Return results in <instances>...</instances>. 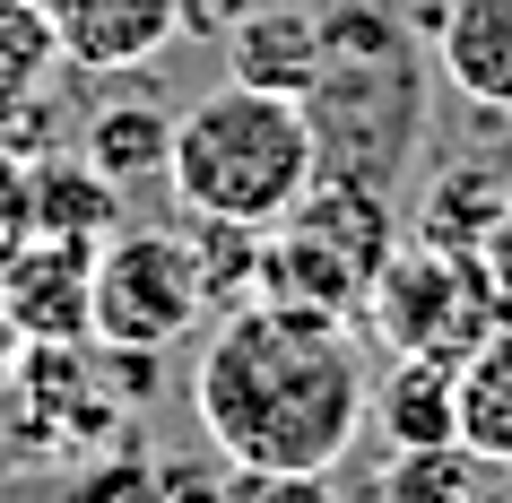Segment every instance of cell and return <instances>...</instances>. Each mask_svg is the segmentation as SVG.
I'll list each match as a JSON object with an SVG mask.
<instances>
[{
  "label": "cell",
  "instance_id": "22",
  "mask_svg": "<svg viewBox=\"0 0 512 503\" xmlns=\"http://www.w3.org/2000/svg\"><path fill=\"white\" fill-rule=\"evenodd\" d=\"M261 0H183V27H200V35H226V27H243Z\"/></svg>",
  "mask_w": 512,
  "mask_h": 503
},
{
  "label": "cell",
  "instance_id": "5",
  "mask_svg": "<svg viewBox=\"0 0 512 503\" xmlns=\"http://www.w3.org/2000/svg\"><path fill=\"white\" fill-rule=\"evenodd\" d=\"M365 321H374V339L391 356H443V365H460L504 321V304L486 287L478 252H452V243L417 235V243H391V261L374 269Z\"/></svg>",
  "mask_w": 512,
  "mask_h": 503
},
{
  "label": "cell",
  "instance_id": "20",
  "mask_svg": "<svg viewBox=\"0 0 512 503\" xmlns=\"http://www.w3.org/2000/svg\"><path fill=\"white\" fill-rule=\"evenodd\" d=\"M252 503H339V495H330V469H278L252 477Z\"/></svg>",
  "mask_w": 512,
  "mask_h": 503
},
{
  "label": "cell",
  "instance_id": "12",
  "mask_svg": "<svg viewBox=\"0 0 512 503\" xmlns=\"http://www.w3.org/2000/svg\"><path fill=\"white\" fill-rule=\"evenodd\" d=\"M79 157L96 165V174H113V183L131 191L157 174L165 183V157H174V113H165L157 87H122V96H105V105L87 113L79 131Z\"/></svg>",
  "mask_w": 512,
  "mask_h": 503
},
{
  "label": "cell",
  "instance_id": "10",
  "mask_svg": "<svg viewBox=\"0 0 512 503\" xmlns=\"http://www.w3.org/2000/svg\"><path fill=\"white\" fill-rule=\"evenodd\" d=\"M434 61L478 113H512V0H443Z\"/></svg>",
  "mask_w": 512,
  "mask_h": 503
},
{
  "label": "cell",
  "instance_id": "1",
  "mask_svg": "<svg viewBox=\"0 0 512 503\" xmlns=\"http://www.w3.org/2000/svg\"><path fill=\"white\" fill-rule=\"evenodd\" d=\"M365 391L374 373L356 356V330L330 313H296L270 295L226 304L191 365V417L209 451L243 477L278 469H339L365 434Z\"/></svg>",
  "mask_w": 512,
  "mask_h": 503
},
{
  "label": "cell",
  "instance_id": "18",
  "mask_svg": "<svg viewBox=\"0 0 512 503\" xmlns=\"http://www.w3.org/2000/svg\"><path fill=\"white\" fill-rule=\"evenodd\" d=\"M261 235H270V226H226V217H200L191 252H200L209 313H226V304H243V295L261 287Z\"/></svg>",
  "mask_w": 512,
  "mask_h": 503
},
{
  "label": "cell",
  "instance_id": "23",
  "mask_svg": "<svg viewBox=\"0 0 512 503\" xmlns=\"http://www.w3.org/2000/svg\"><path fill=\"white\" fill-rule=\"evenodd\" d=\"M18 373V330H9V313H0V382Z\"/></svg>",
  "mask_w": 512,
  "mask_h": 503
},
{
  "label": "cell",
  "instance_id": "16",
  "mask_svg": "<svg viewBox=\"0 0 512 503\" xmlns=\"http://www.w3.org/2000/svg\"><path fill=\"white\" fill-rule=\"evenodd\" d=\"M53 61H61L53 18H44L35 0H0V122H18V113L44 96Z\"/></svg>",
  "mask_w": 512,
  "mask_h": 503
},
{
  "label": "cell",
  "instance_id": "9",
  "mask_svg": "<svg viewBox=\"0 0 512 503\" xmlns=\"http://www.w3.org/2000/svg\"><path fill=\"white\" fill-rule=\"evenodd\" d=\"M330 61V35H322V9H252L243 27H226V79L243 87H270V96H313V79H322Z\"/></svg>",
  "mask_w": 512,
  "mask_h": 503
},
{
  "label": "cell",
  "instance_id": "2",
  "mask_svg": "<svg viewBox=\"0 0 512 503\" xmlns=\"http://www.w3.org/2000/svg\"><path fill=\"white\" fill-rule=\"evenodd\" d=\"M322 35H330V61L304 96L313 157L339 183L400 191V174L426 148V79H417L408 18L391 0H330Z\"/></svg>",
  "mask_w": 512,
  "mask_h": 503
},
{
  "label": "cell",
  "instance_id": "11",
  "mask_svg": "<svg viewBox=\"0 0 512 503\" xmlns=\"http://www.w3.org/2000/svg\"><path fill=\"white\" fill-rule=\"evenodd\" d=\"M365 425H382L391 451L460 443V365H443V356H391V373L365 391Z\"/></svg>",
  "mask_w": 512,
  "mask_h": 503
},
{
  "label": "cell",
  "instance_id": "4",
  "mask_svg": "<svg viewBox=\"0 0 512 503\" xmlns=\"http://www.w3.org/2000/svg\"><path fill=\"white\" fill-rule=\"evenodd\" d=\"M391 243H400L391 235V191L313 174V191L261 235V287L252 295L348 321V313H365V287H374V269L391 261Z\"/></svg>",
  "mask_w": 512,
  "mask_h": 503
},
{
  "label": "cell",
  "instance_id": "8",
  "mask_svg": "<svg viewBox=\"0 0 512 503\" xmlns=\"http://www.w3.org/2000/svg\"><path fill=\"white\" fill-rule=\"evenodd\" d=\"M35 9L53 18L61 61L79 70H139L183 27V0H35Z\"/></svg>",
  "mask_w": 512,
  "mask_h": 503
},
{
  "label": "cell",
  "instance_id": "13",
  "mask_svg": "<svg viewBox=\"0 0 512 503\" xmlns=\"http://www.w3.org/2000/svg\"><path fill=\"white\" fill-rule=\"evenodd\" d=\"M27 217H35V235H87V243H105L113 226H122V183L113 174H96V165H70L53 157V148H35L27 157Z\"/></svg>",
  "mask_w": 512,
  "mask_h": 503
},
{
  "label": "cell",
  "instance_id": "15",
  "mask_svg": "<svg viewBox=\"0 0 512 503\" xmlns=\"http://www.w3.org/2000/svg\"><path fill=\"white\" fill-rule=\"evenodd\" d=\"M504 200H512V191L495 183V165H452V174H434L426 209H417V235L452 243V252H478L486 226L504 217Z\"/></svg>",
  "mask_w": 512,
  "mask_h": 503
},
{
  "label": "cell",
  "instance_id": "21",
  "mask_svg": "<svg viewBox=\"0 0 512 503\" xmlns=\"http://www.w3.org/2000/svg\"><path fill=\"white\" fill-rule=\"evenodd\" d=\"M478 269H486V287H495V304H504V321H512V200H504V217L486 226V243H478Z\"/></svg>",
  "mask_w": 512,
  "mask_h": 503
},
{
  "label": "cell",
  "instance_id": "17",
  "mask_svg": "<svg viewBox=\"0 0 512 503\" xmlns=\"http://www.w3.org/2000/svg\"><path fill=\"white\" fill-rule=\"evenodd\" d=\"M382 503H478V451L469 443H417L382 469Z\"/></svg>",
  "mask_w": 512,
  "mask_h": 503
},
{
  "label": "cell",
  "instance_id": "19",
  "mask_svg": "<svg viewBox=\"0 0 512 503\" xmlns=\"http://www.w3.org/2000/svg\"><path fill=\"white\" fill-rule=\"evenodd\" d=\"M27 235H35V217H27V157L0 139V252H18Z\"/></svg>",
  "mask_w": 512,
  "mask_h": 503
},
{
  "label": "cell",
  "instance_id": "6",
  "mask_svg": "<svg viewBox=\"0 0 512 503\" xmlns=\"http://www.w3.org/2000/svg\"><path fill=\"white\" fill-rule=\"evenodd\" d=\"M209 287H200V252L174 226H113L96 243V295H87V330L105 347H174L200 330Z\"/></svg>",
  "mask_w": 512,
  "mask_h": 503
},
{
  "label": "cell",
  "instance_id": "14",
  "mask_svg": "<svg viewBox=\"0 0 512 503\" xmlns=\"http://www.w3.org/2000/svg\"><path fill=\"white\" fill-rule=\"evenodd\" d=\"M460 443L478 451V469H512V321L460 356Z\"/></svg>",
  "mask_w": 512,
  "mask_h": 503
},
{
  "label": "cell",
  "instance_id": "3",
  "mask_svg": "<svg viewBox=\"0 0 512 503\" xmlns=\"http://www.w3.org/2000/svg\"><path fill=\"white\" fill-rule=\"evenodd\" d=\"M322 157H313V122L296 96L270 87H209L200 105L174 113V157H165V191L191 217H226V226H278L313 191Z\"/></svg>",
  "mask_w": 512,
  "mask_h": 503
},
{
  "label": "cell",
  "instance_id": "7",
  "mask_svg": "<svg viewBox=\"0 0 512 503\" xmlns=\"http://www.w3.org/2000/svg\"><path fill=\"white\" fill-rule=\"evenodd\" d=\"M87 295H96V243L87 235H27L18 252H0V313L18 330V347L96 339Z\"/></svg>",
  "mask_w": 512,
  "mask_h": 503
}]
</instances>
